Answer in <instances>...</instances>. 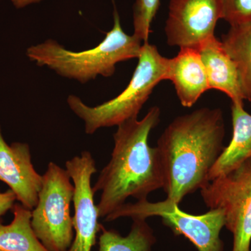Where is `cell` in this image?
Listing matches in <instances>:
<instances>
[{"instance_id": "ba28073f", "label": "cell", "mask_w": 251, "mask_h": 251, "mask_svg": "<svg viewBox=\"0 0 251 251\" xmlns=\"http://www.w3.org/2000/svg\"><path fill=\"white\" fill-rule=\"evenodd\" d=\"M222 14V0H171L165 27L167 43L198 49L214 36Z\"/></svg>"}, {"instance_id": "e0dca14e", "label": "cell", "mask_w": 251, "mask_h": 251, "mask_svg": "<svg viewBox=\"0 0 251 251\" xmlns=\"http://www.w3.org/2000/svg\"><path fill=\"white\" fill-rule=\"evenodd\" d=\"M160 0H136L133 6V35L144 43L148 42L153 19L156 16Z\"/></svg>"}, {"instance_id": "277c9868", "label": "cell", "mask_w": 251, "mask_h": 251, "mask_svg": "<svg viewBox=\"0 0 251 251\" xmlns=\"http://www.w3.org/2000/svg\"><path fill=\"white\" fill-rule=\"evenodd\" d=\"M129 83L115 99L91 107L76 96L68 97L69 108L85 122L87 134H93L103 127L118 126L130 119L137 118L154 87L161 81L168 80L170 59L163 57L156 46L144 43Z\"/></svg>"}, {"instance_id": "3957f363", "label": "cell", "mask_w": 251, "mask_h": 251, "mask_svg": "<svg viewBox=\"0 0 251 251\" xmlns=\"http://www.w3.org/2000/svg\"><path fill=\"white\" fill-rule=\"evenodd\" d=\"M142 42L133 34H126L115 10L113 27L94 49L75 52L64 49L56 41L48 39L29 47L27 56L39 67H49L61 76L84 84L98 75L112 76L117 63L138 58Z\"/></svg>"}, {"instance_id": "2e32d148", "label": "cell", "mask_w": 251, "mask_h": 251, "mask_svg": "<svg viewBox=\"0 0 251 251\" xmlns=\"http://www.w3.org/2000/svg\"><path fill=\"white\" fill-rule=\"evenodd\" d=\"M129 234L123 237L115 229L100 227L99 251H152L156 242L146 219H133Z\"/></svg>"}, {"instance_id": "ffe728a7", "label": "cell", "mask_w": 251, "mask_h": 251, "mask_svg": "<svg viewBox=\"0 0 251 251\" xmlns=\"http://www.w3.org/2000/svg\"><path fill=\"white\" fill-rule=\"evenodd\" d=\"M41 0H11L15 7L17 8V9H21V8L25 7V6H28V5L39 2Z\"/></svg>"}, {"instance_id": "4fadbf2b", "label": "cell", "mask_w": 251, "mask_h": 251, "mask_svg": "<svg viewBox=\"0 0 251 251\" xmlns=\"http://www.w3.org/2000/svg\"><path fill=\"white\" fill-rule=\"evenodd\" d=\"M232 138L208 175V181L233 171L251 158V115L244 103H232Z\"/></svg>"}, {"instance_id": "8fae6325", "label": "cell", "mask_w": 251, "mask_h": 251, "mask_svg": "<svg viewBox=\"0 0 251 251\" xmlns=\"http://www.w3.org/2000/svg\"><path fill=\"white\" fill-rule=\"evenodd\" d=\"M168 80L175 86L180 103L191 108L209 89L207 75L198 50L180 49L177 55L170 59Z\"/></svg>"}, {"instance_id": "d6986e66", "label": "cell", "mask_w": 251, "mask_h": 251, "mask_svg": "<svg viewBox=\"0 0 251 251\" xmlns=\"http://www.w3.org/2000/svg\"><path fill=\"white\" fill-rule=\"evenodd\" d=\"M16 201H17L16 195L11 190L0 192V217L6 214L9 210H12Z\"/></svg>"}, {"instance_id": "6da1fadb", "label": "cell", "mask_w": 251, "mask_h": 251, "mask_svg": "<svg viewBox=\"0 0 251 251\" xmlns=\"http://www.w3.org/2000/svg\"><path fill=\"white\" fill-rule=\"evenodd\" d=\"M225 135L220 108L198 109L170 123L156 147L167 199L179 204L209 183L208 175L225 148Z\"/></svg>"}, {"instance_id": "5bb4252c", "label": "cell", "mask_w": 251, "mask_h": 251, "mask_svg": "<svg viewBox=\"0 0 251 251\" xmlns=\"http://www.w3.org/2000/svg\"><path fill=\"white\" fill-rule=\"evenodd\" d=\"M221 42L237 67L244 100L251 104V22L230 26Z\"/></svg>"}, {"instance_id": "7c38bea8", "label": "cell", "mask_w": 251, "mask_h": 251, "mask_svg": "<svg viewBox=\"0 0 251 251\" xmlns=\"http://www.w3.org/2000/svg\"><path fill=\"white\" fill-rule=\"evenodd\" d=\"M205 69L209 89L226 94L232 103H244L237 67L216 36L209 38L198 48Z\"/></svg>"}, {"instance_id": "8992f818", "label": "cell", "mask_w": 251, "mask_h": 251, "mask_svg": "<svg viewBox=\"0 0 251 251\" xmlns=\"http://www.w3.org/2000/svg\"><path fill=\"white\" fill-rule=\"evenodd\" d=\"M161 217L176 235H183L193 243L198 251H224V244L220 237L226 221L220 209H210L201 215H193L183 211L179 204L166 199L150 202L148 199L135 203H125L106 216L104 221H115L120 218L146 219Z\"/></svg>"}, {"instance_id": "9a60e30c", "label": "cell", "mask_w": 251, "mask_h": 251, "mask_svg": "<svg viewBox=\"0 0 251 251\" xmlns=\"http://www.w3.org/2000/svg\"><path fill=\"white\" fill-rule=\"evenodd\" d=\"M14 219L9 225L0 222V251H49L31 227V210L21 203L12 209Z\"/></svg>"}, {"instance_id": "9c48e42d", "label": "cell", "mask_w": 251, "mask_h": 251, "mask_svg": "<svg viewBox=\"0 0 251 251\" xmlns=\"http://www.w3.org/2000/svg\"><path fill=\"white\" fill-rule=\"evenodd\" d=\"M74 186V240L68 251H92L97 243V234L101 225L99 223V212L94 203L92 176L97 172L92 153L83 151L65 163Z\"/></svg>"}, {"instance_id": "ac0fdd59", "label": "cell", "mask_w": 251, "mask_h": 251, "mask_svg": "<svg viewBox=\"0 0 251 251\" xmlns=\"http://www.w3.org/2000/svg\"><path fill=\"white\" fill-rule=\"evenodd\" d=\"M222 19L230 26L251 22V0H222Z\"/></svg>"}, {"instance_id": "5b68a950", "label": "cell", "mask_w": 251, "mask_h": 251, "mask_svg": "<svg viewBox=\"0 0 251 251\" xmlns=\"http://www.w3.org/2000/svg\"><path fill=\"white\" fill-rule=\"evenodd\" d=\"M67 170L50 162L43 175L37 204L31 210L33 230L49 251H68L74 232L71 204L75 186Z\"/></svg>"}, {"instance_id": "30bf717a", "label": "cell", "mask_w": 251, "mask_h": 251, "mask_svg": "<svg viewBox=\"0 0 251 251\" xmlns=\"http://www.w3.org/2000/svg\"><path fill=\"white\" fill-rule=\"evenodd\" d=\"M0 181L16 195L17 201L32 210L36 206L43 183V175L31 162L29 145L5 141L0 126Z\"/></svg>"}, {"instance_id": "7a4b0ae2", "label": "cell", "mask_w": 251, "mask_h": 251, "mask_svg": "<svg viewBox=\"0 0 251 251\" xmlns=\"http://www.w3.org/2000/svg\"><path fill=\"white\" fill-rule=\"evenodd\" d=\"M160 116V108L153 106L142 120L132 118L118 126L111 158L92 186L94 193L101 192L97 205L100 219L117 210L128 198L143 201L163 188L156 149L148 143L149 135L159 123Z\"/></svg>"}, {"instance_id": "52a82bcc", "label": "cell", "mask_w": 251, "mask_h": 251, "mask_svg": "<svg viewBox=\"0 0 251 251\" xmlns=\"http://www.w3.org/2000/svg\"><path fill=\"white\" fill-rule=\"evenodd\" d=\"M201 193L209 209H220L224 213L225 227L233 235L232 251H251V158L209 181Z\"/></svg>"}]
</instances>
